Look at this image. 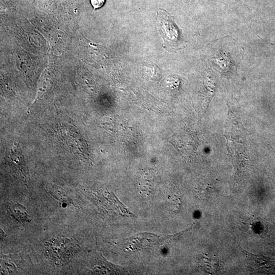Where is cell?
Instances as JSON below:
<instances>
[{
    "instance_id": "obj_1",
    "label": "cell",
    "mask_w": 275,
    "mask_h": 275,
    "mask_svg": "<svg viewBox=\"0 0 275 275\" xmlns=\"http://www.w3.org/2000/svg\"><path fill=\"white\" fill-rule=\"evenodd\" d=\"M156 26L163 40L162 46L170 51L180 49L182 42L181 32L174 17L166 11L160 10L156 14Z\"/></svg>"
},
{
    "instance_id": "obj_2",
    "label": "cell",
    "mask_w": 275,
    "mask_h": 275,
    "mask_svg": "<svg viewBox=\"0 0 275 275\" xmlns=\"http://www.w3.org/2000/svg\"><path fill=\"white\" fill-rule=\"evenodd\" d=\"M190 228L182 232L173 236H159L151 234L142 233L132 236L126 240L124 246L132 250H156L160 246H164L178 240Z\"/></svg>"
},
{
    "instance_id": "obj_3",
    "label": "cell",
    "mask_w": 275,
    "mask_h": 275,
    "mask_svg": "<svg viewBox=\"0 0 275 275\" xmlns=\"http://www.w3.org/2000/svg\"><path fill=\"white\" fill-rule=\"evenodd\" d=\"M60 136L64 144L80 156L87 158L88 147L84 137L72 126H61Z\"/></svg>"
},
{
    "instance_id": "obj_4",
    "label": "cell",
    "mask_w": 275,
    "mask_h": 275,
    "mask_svg": "<svg viewBox=\"0 0 275 275\" xmlns=\"http://www.w3.org/2000/svg\"><path fill=\"white\" fill-rule=\"evenodd\" d=\"M7 161L14 172L26 182L30 178L28 170L19 144L14 143L9 147L7 153Z\"/></svg>"
},
{
    "instance_id": "obj_5",
    "label": "cell",
    "mask_w": 275,
    "mask_h": 275,
    "mask_svg": "<svg viewBox=\"0 0 275 275\" xmlns=\"http://www.w3.org/2000/svg\"><path fill=\"white\" fill-rule=\"evenodd\" d=\"M92 259L90 266L92 272L99 274H116L122 272V269L108 262L101 254L96 253Z\"/></svg>"
},
{
    "instance_id": "obj_6",
    "label": "cell",
    "mask_w": 275,
    "mask_h": 275,
    "mask_svg": "<svg viewBox=\"0 0 275 275\" xmlns=\"http://www.w3.org/2000/svg\"><path fill=\"white\" fill-rule=\"evenodd\" d=\"M244 252L252 268L268 271L275 270V261L270 258L262 255L252 254L246 251Z\"/></svg>"
},
{
    "instance_id": "obj_7",
    "label": "cell",
    "mask_w": 275,
    "mask_h": 275,
    "mask_svg": "<svg viewBox=\"0 0 275 275\" xmlns=\"http://www.w3.org/2000/svg\"><path fill=\"white\" fill-rule=\"evenodd\" d=\"M46 188L48 194L54 199L66 205L69 204L77 206L76 203L70 196L66 191L60 187L52 184H48L46 185Z\"/></svg>"
},
{
    "instance_id": "obj_8",
    "label": "cell",
    "mask_w": 275,
    "mask_h": 275,
    "mask_svg": "<svg viewBox=\"0 0 275 275\" xmlns=\"http://www.w3.org/2000/svg\"><path fill=\"white\" fill-rule=\"evenodd\" d=\"M8 212L14 219L19 222H26L30 220L26 208L19 204L8 205Z\"/></svg>"
},
{
    "instance_id": "obj_9",
    "label": "cell",
    "mask_w": 275,
    "mask_h": 275,
    "mask_svg": "<svg viewBox=\"0 0 275 275\" xmlns=\"http://www.w3.org/2000/svg\"><path fill=\"white\" fill-rule=\"evenodd\" d=\"M245 225L250 228L248 230L252 234H260V232L264 230V226L260 219H251Z\"/></svg>"
},
{
    "instance_id": "obj_10",
    "label": "cell",
    "mask_w": 275,
    "mask_h": 275,
    "mask_svg": "<svg viewBox=\"0 0 275 275\" xmlns=\"http://www.w3.org/2000/svg\"><path fill=\"white\" fill-rule=\"evenodd\" d=\"M105 2L106 0H90L91 4L94 10L101 8Z\"/></svg>"
}]
</instances>
